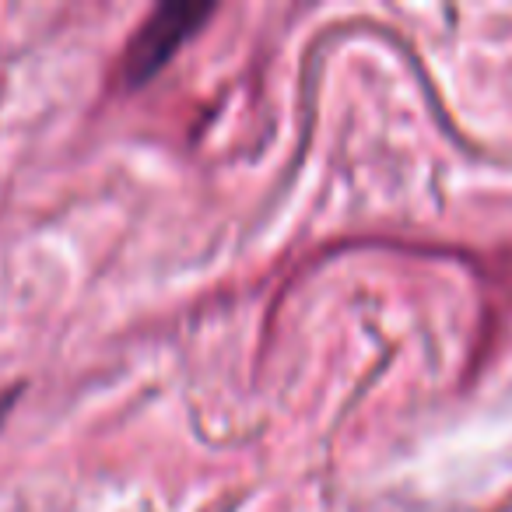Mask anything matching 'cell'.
<instances>
[{
	"label": "cell",
	"mask_w": 512,
	"mask_h": 512,
	"mask_svg": "<svg viewBox=\"0 0 512 512\" xmlns=\"http://www.w3.org/2000/svg\"><path fill=\"white\" fill-rule=\"evenodd\" d=\"M211 18V8L204 4H162L148 22L141 25L123 53V81L127 85H144L151 74H158L169 57Z\"/></svg>",
	"instance_id": "6da1fadb"
}]
</instances>
